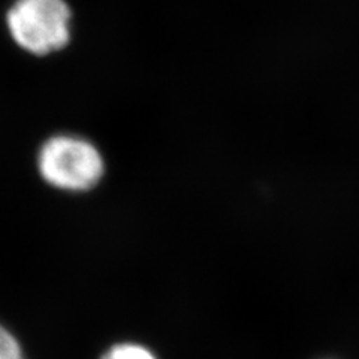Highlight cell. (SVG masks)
Here are the masks:
<instances>
[{"label": "cell", "instance_id": "cell-4", "mask_svg": "<svg viewBox=\"0 0 359 359\" xmlns=\"http://www.w3.org/2000/svg\"><path fill=\"white\" fill-rule=\"evenodd\" d=\"M0 359H25L18 340L4 325H0Z\"/></svg>", "mask_w": 359, "mask_h": 359}, {"label": "cell", "instance_id": "cell-2", "mask_svg": "<svg viewBox=\"0 0 359 359\" xmlns=\"http://www.w3.org/2000/svg\"><path fill=\"white\" fill-rule=\"evenodd\" d=\"M38 170L55 189L84 192L102 178L104 159L92 142L72 135H57L39 149Z\"/></svg>", "mask_w": 359, "mask_h": 359}, {"label": "cell", "instance_id": "cell-3", "mask_svg": "<svg viewBox=\"0 0 359 359\" xmlns=\"http://www.w3.org/2000/svg\"><path fill=\"white\" fill-rule=\"evenodd\" d=\"M100 359H156V356L147 347L133 343H123L112 346Z\"/></svg>", "mask_w": 359, "mask_h": 359}, {"label": "cell", "instance_id": "cell-1", "mask_svg": "<svg viewBox=\"0 0 359 359\" xmlns=\"http://www.w3.org/2000/svg\"><path fill=\"white\" fill-rule=\"evenodd\" d=\"M71 17L65 0H17L6 15V25L18 47L47 55L69 42Z\"/></svg>", "mask_w": 359, "mask_h": 359}]
</instances>
